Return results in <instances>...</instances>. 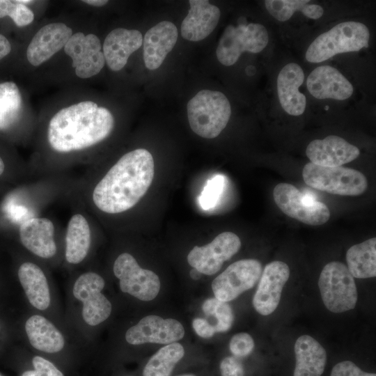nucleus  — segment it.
Returning <instances> with one entry per match:
<instances>
[{
    "label": "nucleus",
    "mask_w": 376,
    "mask_h": 376,
    "mask_svg": "<svg viewBox=\"0 0 376 376\" xmlns=\"http://www.w3.org/2000/svg\"><path fill=\"white\" fill-rule=\"evenodd\" d=\"M115 118L106 107L81 100L56 111L40 125L29 166L36 178L93 162V151L112 134Z\"/></svg>",
    "instance_id": "obj_1"
},
{
    "label": "nucleus",
    "mask_w": 376,
    "mask_h": 376,
    "mask_svg": "<svg viewBox=\"0 0 376 376\" xmlns=\"http://www.w3.org/2000/svg\"><path fill=\"white\" fill-rule=\"evenodd\" d=\"M155 173L151 153L137 148L123 154L102 174L86 170L74 178L65 198L80 203L91 214L127 212L149 189Z\"/></svg>",
    "instance_id": "obj_2"
},
{
    "label": "nucleus",
    "mask_w": 376,
    "mask_h": 376,
    "mask_svg": "<svg viewBox=\"0 0 376 376\" xmlns=\"http://www.w3.org/2000/svg\"><path fill=\"white\" fill-rule=\"evenodd\" d=\"M231 114L230 104L219 91L202 90L187 103V117L197 135L213 139L227 125Z\"/></svg>",
    "instance_id": "obj_3"
},
{
    "label": "nucleus",
    "mask_w": 376,
    "mask_h": 376,
    "mask_svg": "<svg viewBox=\"0 0 376 376\" xmlns=\"http://www.w3.org/2000/svg\"><path fill=\"white\" fill-rule=\"evenodd\" d=\"M369 39L370 32L364 24L344 22L318 36L307 49L306 59L321 63L338 54L358 52L368 47Z\"/></svg>",
    "instance_id": "obj_4"
},
{
    "label": "nucleus",
    "mask_w": 376,
    "mask_h": 376,
    "mask_svg": "<svg viewBox=\"0 0 376 376\" xmlns=\"http://www.w3.org/2000/svg\"><path fill=\"white\" fill-rule=\"evenodd\" d=\"M305 183L315 189L340 196H359L368 188V180L360 171L340 166L328 167L307 163L303 168Z\"/></svg>",
    "instance_id": "obj_5"
},
{
    "label": "nucleus",
    "mask_w": 376,
    "mask_h": 376,
    "mask_svg": "<svg viewBox=\"0 0 376 376\" xmlns=\"http://www.w3.org/2000/svg\"><path fill=\"white\" fill-rule=\"evenodd\" d=\"M318 287L322 301L329 311L340 313L355 307L358 299L356 283L343 263H327L320 273Z\"/></svg>",
    "instance_id": "obj_6"
},
{
    "label": "nucleus",
    "mask_w": 376,
    "mask_h": 376,
    "mask_svg": "<svg viewBox=\"0 0 376 376\" xmlns=\"http://www.w3.org/2000/svg\"><path fill=\"white\" fill-rule=\"evenodd\" d=\"M266 28L256 23L240 22L228 25L222 33L216 50L218 61L224 65L235 64L244 52L259 53L268 44Z\"/></svg>",
    "instance_id": "obj_7"
},
{
    "label": "nucleus",
    "mask_w": 376,
    "mask_h": 376,
    "mask_svg": "<svg viewBox=\"0 0 376 376\" xmlns=\"http://www.w3.org/2000/svg\"><path fill=\"white\" fill-rule=\"evenodd\" d=\"M273 198L285 214L304 224L320 226L330 218V211L324 203L303 195L291 184L276 185L273 190Z\"/></svg>",
    "instance_id": "obj_8"
},
{
    "label": "nucleus",
    "mask_w": 376,
    "mask_h": 376,
    "mask_svg": "<svg viewBox=\"0 0 376 376\" xmlns=\"http://www.w3.org/2000/svg\"><path fill=\"white\" fill-rule=\"evenodd\" d=\"M113 272L119 280L121 291L140 300L151 301L159 292V276L151 270L141 268L129 253L118 256L113 263Z\"/></svg>",
    "instance_id": "obj_9"
},
{
    "label": "nucleus",
    "mask_w": 376,
    "mask_h": 376,
    "mask_svg": "<svg viewBox=\"0 0 376 376\" xmlns=\"http://www.w3.org/2000/svg\"><path fill=\"white\" fill-rule=\"evenodd\" d=\"M262 265L256 259H242L230 265L212 283L214 297L228 302L252 288L260 279Z\"/></svg>",
    "instance_id": "obj_10"
},
{
    "label": "nucleus",
    "mask_w": 376,
    "mask_h": 376,
    "mask_svg": "<svg viewBox=\"0 0 376 376\" xmlns=\"http://www.w3.org/2000/svg\"><path fill=\"white\" fill-rule=\"evenodd\" d=\"M104 285V279L94 272L81 274L74 283L73 295L83 303L82 317L91 326L103 322L111 315V304L102 293Z\"/></svg>",
    "instance_id": "obj_11"
},
{
    "label": "nucleus",
    "mask_w": 376,
    "mask_h": 376,
    "mask_svg": "<svg viewBox=\"0 0 376 376\" xmlns=\"http://www.w3.org/2000/svg\"><path fill=\"white\" fill-rule=\"evenodd\" d=\"M241 247L240 237L232 232L219 234L210 243L195 246L187 256L188 263L201 274L213 275L230 259Z\"/></svg>",
    "instance_id": "obj_12"
},
{
    "label": "nucleus",
    "mask_w": 376,
    "mask_h": 376,
    "mask_svg": "<svg viewBox=\"0 0 376 376\" xmlns=\"http://www.w3.org/2000/svg\"><path fill=\"white\" fill-rule=\"evenodd\" d=\"M72 211L65 232V259L70 265L83 262L90 251L93 234L91 214L77 201L69 200Z\"/></svg>",
    "instance_id": "obj_13"
},
{
    "label": "nucleus",
    "mask_w": 376,
    "mask_h": 376,
    "mask_svg": "<svg viewBox=\"0 0 376 376\" xmlns=\"http://www.w3.org/2000/svg\"><path fill=\"white\" fill-rule=\"evenodd\" d=\"M102 48L96 35L79 31L72 34L63 49L72 59L76 75L88 79L97 75L106 63Z\"/></svg>",
    "instance_id": "obj_14"
},
{
    "label": "nucleus",
    "mask_w": 376,
    "mask_h": 376,
    "mask_svg": "<svg viewBox=\"0 0 376 376\" xmlns=\"http://www.w3.org/2000/svg\"><path fill=\"white\" fill-rule=\"evenodd\" d=\"M184 336L185 329L179 321L150 315L127 329L125 340L134 345L147 343L168 345L181 340Z\"/></svg>",
    "instance_id": "obj_15"
},
{
    "label": "nucleus",
    "mask_w": 376,
    "mask_h": 376,
    "mask_svg": "<svg viewBox=\"0 0 376 376\" xmlns=\"http://www.w3.org/2000/svg\"><path fill=\"white\" fill-rule=\"evenodd\" d=\"M56 226L51 219L35 215L19 224L18 232L23 246L34 256L50 259L57 253Z\"/></svg>",
    "instance_id": "obj_16"
},
{
    "label": "nucleus",
    "mask_w": 376,
    "mask_h": 376,
    "mask_svg": "<svg viewBox=\"0 0 376 376\" xmlns=\"http://www.w3.org/2000/svg\"><path fill=\"white\" fill-rule=\"evenodd\" d=\"M289 277L290 269L284 262L274 260L266 265L252 301L258 313L268 315L276 310Z\"/></svg>",
    "instance_id": "obj_17"
},
{
    "label": "nucleus",
    "mask_w": 376,
    "mask_h": 376,
    "mask_svg": "<svg viewBox=\"0 0 376 376\" xmlns=\"http://www.w3.org/2000/svg\"><path fill=\"white\" fill-rule=\"evenodd\" d=\"M70 27L62 22H52L41 27L31 40L26 49V58L35 67L39 66L63 49L72 36Z\"/></svg>",
    "instance_id": "obj_18"
},
{
    "label": "nucleus",
    "mask_w": 376,
    "mask_h": 376,
    "mask_svg": "<svg viewBox=\"0 0 376 376\" xmlns=\"http://www.w3.org/2000/svg\"><path fill=\"white\" fill-rule=\"evenodd\" d=\"M306 154L313 164L334 167L356 159L360 151L342 137L330 135L312 141L306 147Z\"/></svg>",
    "instance_id": "obj_19"
},
{
    "label": "nucleus",
    "mask_w": 376,
    "mask_h": 376,
    "mask_svg": "<svg viewBox=\"0 0 376 376\" xmlns=\"http://www.w3.org/2000/svg\"><path fill=\"white\" fill-rule=\"evenodd\" d=\"M306 86L315 98L344 100L353 93L351 83L335 68L320 65L308 75Z\"/></svg>",
    "instance_id": "obj_20"
},
{
    "label": "nucleus",
    "mask_w": 376,
    "mask_h": 376,
    "mask_svg": "<svg viewBox=\"0 0 376 376\" xmlns=\"http://www.w3.org/2000/svg\"><path fill=\"white\" fill-rule=\"evenodd\" d=\"M178 40L175 25L169 21H162L150 28L143 39V56L146 67L157 69L173 49Z\"/></svg>",
    "instance_id": "obj_21"
},
{
    "label": "nucleus",
    "mask_w": 376,
    "mask_h": 376,
    "mask_svg": "<svg viewBox=\"0 0 376 376\" xmlns=\"http://www.w3.org/2000/svg\"><path fill=\"white\" fill-rule=\"evenodd\" d=\"M189 3L190 9L182 22L181 35L189 41L202 40L216 28L220 10L207 0H190Z\"/></svg>",
    "instance_id": "obj_22"
},
{
    "label": "nucleus",
    "mask_w": 376,
    "mask_h": 376,
    "mask_svg": "<svg viewBox=\"0 0 376 376\" xmlns=\"http://www.w3.org/2000/svg\"><path fill=\"white\" fill-rule=\"evenodd\" d=\"M143 44L141 33L135 29L116 28L109 33L103 43L105 63L113 71L127 64L130 56Z\"/></svg>",
    "instance_id": "obj_23"
},
{
    "label": "nucleus",
    "mask_w": 376,
    "mask_h": 376,
    "mask_svg": "<svg viewBox=\"0 0 376 376\" xmlns=\"http://www.w3.org/2000/svg\"><path fill=\"white\" fill-rule=\"evenodd\" d=\"M304 80L302 68L297 63L285 65L277 77V92L283 109L291 116H300L306 109V99L299 91Z\"/></svg>",
    "instance_id": "obj_24"
},
{
    "label": "nucleus",
    "mask_w": 376,
    "mask_h": 376,
    "mask_svg": "<svg viewBox=\"0 0 376 376\" xmlns=\"http://www.w3.org/2000/svg\"><path fill=\"white\" fill-rule=\"evenodd\" d=\"M295 367L293 376H321L327 363L324 348L308 335L299 336L295 343Z\"/></svg>",
    "instance_id": "obj_25"
},
{
    "label": "nucleus",
    "mask_w": 376,
    "mask_h": 376,
    "mask_svg": "<svg viewBox=\"0 0 376 376\" xmlns=\"http://www.w3.org/2000/svg\"><path fill=\"white\" fill-rule=\"evenodd\" d=\"M17 274L29 303L38 310L47 309L51 297L47 277L41 267L26 261L19 265Z\"/></svg>",
    "instance_id": "obj_26"
},
{
    "label": "nucleus",
    "mask_w": 376,
    "mask_h": 376,
    "mask_svg": "<svg viewBox=\"0 0 376 376\" xmlns=\"http://www.w3.org/2000/svg\"><path fill=\"white\" fill-rule=\"evenodd\" d=\"M25 330L31 345L36 350L56 353L64 347L65 340L61 333L43 316H31L25 323Z\"/></svg>",
    "instance_id": "obj_27"
},
{
    "label": "nucleus",
    "mask_w": 376,
    "mask_h": 376,
    "mask_svg": "<svg viewBox=\"0 0 376 376\" xmlns=\"http://www.w3.org/2000/svg\"><path fill=\"white\" fill-rule=\"evenodd\" d=\"M347 269L357 279L376 276V238L372 237L352 246L346 253Z\"/></svg>",
    "instance_id": "obj_28"
},
{
    "label": "nucleus",
    "mask_w": 376,
    "mask_h": 376,
    "mask_svg": "<svg viewBox=\"0 0 376 376\" xmlns=\"http://www.w3.org/2000/svg\"><path fill=\"white\" fill-rule=\"evenodd\" d=\"M184 355L185 349L180 343L164 345L150 358L143 370V376H171Z\"/></svg>",
    "instance_id": "obj_29"
},
{
    "label": "nucleus",
    "mask_w": 376,
    "mask_h": 376,
    "mask_svg": "<svg viewBox=\"0 0 376 376\" xmlns=\"http://www.w3.org/2000/svg\"><path fill=\"white\" fill-rule=\"evenodd\" d=\"M309 2L306 0H266L265 5L269 13L280 22L287 21L297 11L313 19L321 17L324 13L322 7Z\"/></svg>",
    "instance_id": "obj_30"
},
{
    "label": "nucleus",
    "mask_w": 376,
    "mask_h": 376,
    "mask_svg": "<svg viewBox=\"0 0 376 376\" xmlns=\"http://www.w3.org/2000/svg\"><path fill=\"white\" fill-rule=\"evenodd\" d=\"M201 308L207 317H212L215 320L216 332H226L231 328L234 322V313L228 302L211 297L204 301Z\"/></svg>",
    "instance_id": "obj_31"
},
{
    "label": "nucleus",
    "mask_w": 376,
    "mask_h": 376,
    "mask_svg": "<svg viewBox=\"0 0 376 376\" xmlns=\"http://www.w3.org/2000/svg\"><path fill=\"white\" fill-rule=\"evenodd\" d=\"M8 16L19 27L30 24L34 20V13L19 0H0V18Z\"/></svg>",
    "instance_id": "obj_32"
},
{
    "label": "nucleus",
    "mask_w": 376,
    "mask_h": 376,
    "mask_svg": "<svg viewBox=\"0 0 376 376\" xmlns=\"http://www.w3.org/2000/svg\"><path fill=\"white\" fill-rule=\"evenodd\" d=\"M17 86L13 82L0 84V127L8 122L19 105Z\"/></svg>",
    "instance_id": "obj_33"
},
{
    "label": "nucleus",
    "mask_w": 376,
    "mask_h": 376,
    "mask_svg": "<svg viewBox=\"0 0 376 376\" xmlns=\"http://www.w3.org/2000/svg\"><path fill=\"white\" fill-rule=\"evenodd\" d=\"M255 346L253 338L247 333L235 334L229 343L230 352L237 358L249 355Z\"/></svg>",
    "instance_id": "obj_34"
},
{
    "label": "nucleus",
    "mask_w": 376,
    "mask_h": 376,
    "mask_svg": "<svg viewBox=\"0 0 376 376\" xmlns=\"http://www.w3.org/2000/svg\"><path fill=\"white\" fill-rule=\"evenodd\" d=\"M221 185V177H215L209 181L201 197V203L204 208H209L214 204L220 194Z\"/></svg>",
    "instance_id": "obj_35"
},
{
    "label": "nucleus",
    "mask_w": 376,
    "mask_h": 376,
    "mask_svg": "<svg viewBox=\"0 0 376 376\" xmlns=\"http://www.w3.org/2000/svg\"><path fill=\"white\" fill-rule=\"evenodd\" d=\"M330 376H376V374L363 371L352 361H343L334 366Z\"/></svg>",
    "instance_id": "obj_36"
},
{
    "label": "nucleus",
    "mask_w": 376,
    "mask_h": 376,
    "mask_svg": "<svg viewBox=\"0 0 376 376\" xmlns=\"http://www.w3.org/2000/svg\"><path fill=\"white\" fill-rule=\"evenodd\" d=\"M221 376H245L242 362L235 357L224 358L219 365Z\"/></svg>",
    "instance_id": "obj_37"
},
{
    "label": "nucleus",
    "mask_w": 376,
    "mask_h": 376,
    "mask_svg": "<svg viewBox=\"0 0 376 376\" xmlns=\"http://www.w3.org/2000/svg\"><path fill=\"white\" fill-rule=\"evenodd\" d=\"M32 363L35 370L41 376H64L52 362L41 357H34Z\"/></svg>",
    "instance_id": "obj_38"
},
{
    "label": "nucleus",
    "mask_w": 376,
    "mask_h": 376,
    "mask_svg": "<svg viewBox=\"0 0 376 376\" xmlns=\"http://www.w3.org/2000/svg\"><path fill=\"white\" fill-rule=\"evenodd\" d=\"M192 327L196 334L201 338H209L212 337L216 333L214 327L208 322L207 320L201 318L194 319Z\"/></svg>",
    "instance_id": "obj_39"
},
{
    "label": "nucleus",
    "mask_w": 376,
    "mask_h": 376,
    "mask_svg": "<svg viewBox=\"0 0 376 376\" xmlns=\"http://www.w3.org/2000/svg\"><path fill=\"white\" fill-rule=\"evenodd\" d=\"M11 48L8 40L4 36L0 34V60L10 54Z\"/></svg>",
    "instance_id": "obj_40"
},
{
    "label": "nucleus",
    "mask_w": 376,
    "mask_h": 376,
    "mask_svg": "<svg viewBox=\"0 0 376 376\" xmlns=\"http://www.w3.org/2000/svg\"><path fill=\"white\" fill-rule=\"evenodd\" d=\"M82 2L95 7H101L106 5L109 1L107 0H85Z\"/></svg>",
    "instance_id": "obj_41"
},
{
    "label": "nucleus",
    "mask_w": 376,
    "mask_h": 376,
    "mask_svg": "<svg viewBox=\"0 0 376 376\" xmlns=\"http://www.w3.org/2000/svg\"><path fill=\"white\" fill-rule=\"evenodd\" d=\"M6 171V164L2 158V157L0 156V178L2 177Z\"/></svg>",
    "instance_id": "obj_42"
},
{
    "label": "nucleus",
    "mask_w": 376,
    "mask_h": 376,
    "mask_svg": "<svg viewBox=\"0 0 376 376\" xmlns=\"http://www.w3.org/2000/svg\"><path fill=\"white\" fill-rule=\"evenodd\" d=\"M190 276L191 277L192 279L194 280H198V279H200L201 277V273L196 270V269L193 268L191 271H190Z\"/></svg>",
    "instance_id": "obj_43"
},
{
    "label": "nucleus",
    "mask_w": 376,
    "mask_h": 376,
    "mask_svg": "<svg viewBox=\"0 0 376 376\" xmlns=\"http://www.w3.org/2000/svg\"><path fill=\"white\" fill-rule=\"evenodd\" d=\"M22 376H41L36 370H27L24 372Z\"/></svg>",
    "instance_id": "obj_44"
},
{
    "label": "nucleus",
    "mask_w": 376,
    "mask_h": 376,
    "mask_svg": "<svg viewBox=\"0 0 376 376\" xmlns=\"http://www.w3.org/2000/svg\"><path fill=\"white\" fill-rule=\"evenodd\" d=\"M179 376H195V375H192V374H185V375H179Z\"/></svg>",
    "instance_id": "obj_45"
},
{
    "label": "nucleus",
    "mask_w": 376,
    "mask_h": 376,
    "mask_svg": "<svg viewBox=\"0 0 376 376\" xmlns=\"http://www.w3.org/2000/svg\"><path fill=\"white\" fill-rule=\"evenodd\" d=\"M328 108H329V107H328V106H326V107H325V109H326V110H327V109H328Z\"/></svg>",
    "instance_id": "obj_46"
}]
</instances>
